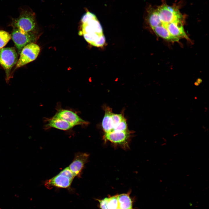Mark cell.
<instances>
[{"label":"cell","instance_id":"obj_1","mask_svg":"<svg viewBox=\"0 0 209 209\" xmlns=\"http://www.w3.org/2000/svg\"><path fill=\"white\" fill-rule=\"evenodd\" d=\"M81 33L90 44L98 47L104 36L101 25L96 15L87 10L82 17Z\"/></svg>","mask_w":209,"mask_h":209},{"label":"cell","instance_id":"obj_2","mask_svg":"<svg viewBox=\"0 0 209 209\" xmlns=\"http://www.w3.org/2000/svg\"><path fill=\"white\" fill-rule=\"evenodd\" d=\"M11 25L13 28L26 32H35L36 22L35 13L30 10H23L19 16L13 19Z\"/></svg>","mask_w":209,"mask_h":209},{"label":"cell","instance_id":"obj_3","mask_svg":"<svg viewBox=\"0 0 209 209\" xmlns=\"http://www.w3.org/2000/svg\"><path fill=\"white\" fill-rule=\"evenodd\" d=\"M18 60V55L14 47L0 48V64L5 71L6 80L7 83L11 78L12 69L16 64Z\"/></svg>","mask_w":209,"mask_h":209},{"label":"cell","instance_id":"obj_4","mask_svg":"<svg viewBox=\"0 0 209 209\" xmlns=\"http://www.w3.org/2000/svg\"><path fill=\"white\" fill-rule=\"evenodd\" d=\"M75 177L69 167H67L55 176L47 180L45 185L48 188L53 187L68 188L70 186Z\"/></svg>","mask_w":209,"mask_h":209},{"label":"cell","instance_id":"obj_5","mask_svg":"<svg viewBox=\"0 0 209 209\" xmlns=\"http://www.w3.org/2000/svg\"><path fill=\"white\" fill-rule=\"evenodd\" d=\"M11 35L19 54L25 46L30 43H34L37 38L35 32H25L15 28H13Z\"/></svg>","mask_w":209,"mask_h":209},{"label":"cell","instance_id":"obj_6","mask_svg":"<svg viewBox=\"0 0 209 209\" xmlns=\"http://www.w3.org/2000/svg\"><path fill=\"white\" fill-rule=\"evenodd\" d=\"M40 51V47L34 43H31L26 45L21 51L15 69L22 67L35 60Z\"/></svg>","mask_w":209,"mask_h":209},{"label":"cell","instance_id":"obj_7","mask_svg":"<svg viewBox=\"0 0 209 209\" xmlns=\"http://www.w3.org/2000/svg\"><path fill=\"white\" fill-rule=\"evenodd\" d=\"M161 24H169L182 20V16L178 10L174 7L163 5L157 9Z\"/></svg>","mask_w":209,"mask_h":209},{"label":"cell","instance_id":"obj_8","mask_svg":"<svg viewBox=\"0 0 209 209\" xmlns=\"http://www.w3.org/2000/svg\"><path fill=\"white\" fill-rule=\"evenodd\" d=\"M130 135L131 132L128 130L122 131H114L105 133L103 139L105 142L109 141L126 148L128 147Z\"/></svg>","mask_w":209,"mask_h":209},{"label":"cell","instance_id":"obj_9","mask_svg":"<svg viewBox=\"0 0 209 209\" xmlns=\"http://www.w3.org/2000/svg\"><path fill=\"white\" fill-rule=\"evenodd\" d=\"M53 117L63 119L69 122L73 127L88 124V122L82 119L76 113L68 110H59Z\"/></svg>","mask_w":209,"mask_h":209},{"label":"cell","instance_id":"obj_10","mask_svg":"<svg viewBox=\"0 0 209 209\" xmlns=\"http://www.w3.org/2000/svg\"><path fill=\"white\" fill-rule=\"evenodd\" d=\"M89 155L85 153L77 154L69 167L75 177L80 174L87 162Z\"/></svg>","mask_w":209,"mask_h":209},{"label":"cell","instance_id":"obj_11","mask_svg":"<svg viewBox=\"0 0 209 209\" xmlns=\"http://www.w3.org/2000/svg\"><path fill=\"white\" fill-rule=\"evenodd\" d=\"M172 36L178 38L186 39L188 37L185 32L183 25L182 20H178L167 24H161Z\"/></svg>","mask_w":209,"mask_h":209},{"label":"cell","instance_id":"obj_12","mask_svg":"<svg viewBox=\"0 0 209 209\" xmlns=\"http://www.w3.org/2000/svg\"><path fill=\"white\" fill-rule=\"evenodd\" d=\"M46 125V128H54L59 129L66 130L73 127L69 122L62 119L53 117L48 121Z\"/></svg>","mask_w":209,"mask_h":209},{"label":"cell","instance_id":"obj_13","mask_svg":"<svg viewBox=\"0 0 209 209\" xmlns=\"http://www.w3.org/2000/svg\"><path fill=\"white\" fill-rule=\"evenodd\" d=\"M156 35L170 42H177L179 38L172 35L167 29L162 25L152 29Z\"/></svg>","mask_w":209,"mask_h":209},{"label":"cell","instance_id":"obj_14","mask_svg":"<svg viewBox=\"0 0 209 209\" xmlns=\"http://www.w3.org/2000/svg\"><path fill=\"white\" fill-rule=\"evenodd\" d=\"M111 109L107 107L105 110V114L102 122V126L105 133L111 132L113 129V126L111 115Z\"/></svg>","mask_w":209,"mask_h":209},{"label":"cell","instance_id":"obj_15","mask_svg":"<svg viewBox=\"0 0 209 209\" xmlns=\"http://www.w3.org/2000/svg\"><path fill=\"white\" fill-rule=\"evenodd\" d=\"M130 193L129 192L117 195L118 202L117 208L132 209V201L129 196Z\"/></svg>","mask_w":209,"mask_h":209},{"label":"cell","instance_id":"obj_16","mask_svg":"<svg viewBox=\"0 0 209 209\" xmlns=\"http://www.w3.org/2000/svg\"><path fill=\"white\" fill-rule=\"evenodd\" d=\"M148 12V21L152 29L161 25V22L157 10H150Z\"/></svg>","mask_w":209,"mask_h":209},{"label":"cell","instance_id":"obj_17","mask_svg":"<svg viewBox=\"0 0 209 209\" xmlns=\"http://www.w3.org/2000/svg\"><path fill=\"white\" fill-rule=\"evenodd\" d=\"M11 39V35L8 32L0 30V48H3Z\"/></svg>","mask_w":209,"mask_h":209},{"label":"cell","instance_id":"obj_18","mask_svg":"<svg viewBox=\"0 0 209 209\" xmlns=\"http://www.w3.org/2000/svg\"><path fill=\"white\" fill-rule=\"evenodd\" d=\"M118 206L117 195L108 197L107 209H117Z\"/></svg>","mask_w":209,"mask_h":209},{"label":"cell","instance_id":"obj_19","mask_svg":"<svg viewBox=\"0 0 209 209\" xmlns=\"http://www.w3.org/2000/svg\"><path fill=\"white\" fill-rule=\"evenodd\" d=\"M111 116L113 126V130L114 128L121 121L124 117L121 114H114L113 113H112Z\"/></svg>","mask_w":209,"mask_h":209},{"label":"cell","instance_id":"obj_20","mask_svg":"<svg viewBox=\"0 0 209 209\" xmlns=\"http://www.w3.org/2000/svg\"><path fill=\"white\" fill-rule=\"evenodd\" d=\"M127 127L126 120L124 117L121 121L114 128L112 131H126L127 130Z\"/></svg>","mask_w":209,"mask_h":209},{"label":"cell","instance_id":"obj_21","mask_svg":"<svg viewBox=\"0 0 209 209\" xmlns=\"http://www.w3.org/2000/svg\"><path fill=\"white\" fill-rule=\"evenodd\" d=\"M108 197H106L102 200L98 199L100 203V207L101 209H107V205Z\"/></svg>","mask_w":209,"mask_h":209},{"label":"cell","instance_id":"obj_22","mask_svg":"<svg viewBox=\"0 0 209 209\" xmlns=\"http://www.w3.org/2000/svg\"><path fill=\"white\" fill-rule=\"evenodd\" d=\"M117 209H120L119 208H117Z\"/></svg>","mask_w":209,"mask_h":209}]
</instances>
